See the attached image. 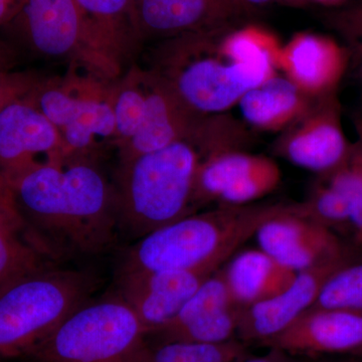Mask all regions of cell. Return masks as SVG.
Returning <instances> with one entry per match:
<instances>
[{
  "label": "cell",
  "mask_w": 362,
  "mask_h": 362,
  "mask_svg": "<svg viewBox=\"0 0 362 362\" xmlns=\"http://www.w3.org/2000/svg\"><path fill=\"white\" fill-rule=\"evenodd\" d=\"M23 0H0V26L4 28L9 23L16 14Z\"/></svg>",
  "instance_id": "cell-31"
},
{
  "label": "cell",
  "mask_w": 362,
  "mask_h": 362,
  "mask_svg": "<svg viewBox=\"0 0 362 362\" xmlns=\"http://www.w3.org/2000/svg\"><path fill=\"white\" fill-rule=\"evenodd\" d=\"M147 332L129 305L113 294L90 299L23 359L30 362H144Z\"/></svg>",
  "instance_id": "cell-6"
},
{
  "label": "cell",
  "mask_w": 362,
  "mask_h": 362,
  "mask_svg": "<svg viewBox=\"0 0 362 362\" xmlns=\"http://www.w3.org/2000/svg\"><path fill=\"white\" fill-rule=\"evenodd\" d=\"M313 1L318 2V4H324V6H339L343 4L345 0H313Z\"/></svg>",
  "instance_id": "cell-33"
},
{
  "label": "cell",
  "mask_w": 362,
  "mask_h": 362,
  "mask_svg": "<svg viewBox=\"0 0 362 362\" xmlns=\"http://www.w3.org/2000/svg\"><path fill=\"white\" fill-rule=\"evenodd\" d=\"M291 202L221 206L194 213L150 233L124 252L118 273L199 271L214 273L259 226L285 213Z\"/></svg>",
  "instance_id": "cell-3"
},
{
  "label": "cell",
  "mask_w": 362,
  "mask_h": 362,
  "mask_svg": "<svg viewBox=\"0 0 362 362\" xmlns=\"http://www.w3.org/2000/svg\"><path fill=\"white\" fill-rule=\"evenodd\" d=\"M349 69L345 45L320 33H295L283 44L279 71L311 99L337 94Z\"/></svg>",
  "instance_id": "cell-16"
},
{
  "label": "cell",
  "mask_w": 362,
  "mask_h": 362,
  "mask_svg": "<svg viewBox=\"0 0 362 362\" xmlns=\"http://www.w3.org/2000/svg\"><path fill=\"white\" fill-rule=\"evenodd\" d=\"M243 1L246 2L247 4H265L272 0H243Z\"/></svg>",
  "instance_id": "cell-34"
},
{
  "label": "cell",
  "mask_w": 362,
  "mask_h": 362,
  "mask_svg": "<svg viewBox=\"0 0 362 362\" xmlns=\"http://www.w3.org/2000/svg\"><path fill=\"white\" fill-rule=\"evenodd\" d=\"M213 274L199 271L118 273L116 293L134 311L148 337L170 322Z\"/></svg>",
  "instance_id": "cell-15"
},
{
  "label": "cell",
  "mask_w": 362,
  "mask_h": 362,
  "mask_svg": "<svg viewBox=\"0 0 362 362\" xmlns=\"http://www.w3.org/2000/svg\"><path fill=\"white\" fill-rule=\"evenodd\" d=\"M249 356L244 342H168L150 344L144 362H240Z\"/></svg>",
  "instance_id": "cell-25"
},
{
  "label": "cell",
  "mask_w": 362,
  "mask_h": 362,
  "mask_svg": "<svg viewBox=\"0 0 362 362\" xmlns=\"http://www.w3.org/2000/svg\"><path fill=\"white\" fill-rule=\"evenodd\" d=\"M4 181L30 237L56 263L96 258L118 242L115 187L97 156L35 162Z\"/></svg>",
  "instance_id": "cell-1"
},
{
  "label": "cell",
  "mask_w": 362,
  "mask_h": 362,
  "mask_svg": "<svg viewBox=\"0 0 362 362\" xmlns=\"http://www.w3.org/2000/svg\"><path fill=\"white\" fill-rule=\"evenodd\" d=\"M311 308L362 312V251L333 273Z\"/></svg>",
  "instance_id": "cell-27"
},
{
  "label": "cell",
  "mask_w": 362,
  "mask_h": 362,
  "mask_svg": "<svg viewBox=\"0 0 362 362\" xmlns=\"http://www.w3.org/2000/svg\"><path fill=\"white\" fill-rule=\"evenodd\" d=\"M283 44L258 25H232L156 42L147 70L199 116L218 115L279 74Z\"/></svg>",
  "instance_id": "cell-2"
},
{
  "label": "cell",
  "mask_w": 362,
  "mask_h": 362,
  "mask_svg": "<svg viewBox=\"0 0 362 362\" xmlns=\"http://www.w3.org/2000/svg\"><path fill=\"white\" fill-rule=\"evenodd\" d=\"M40 156L62 158L61 134L28 98H21L0 112V180L39 162Z\"/></svg>",
  "instance_id": "cell-18"
},
{
  "label": "cell",
  "mask_w": 362,
  "mask_h": 362,
  "mask_svg": "<svg viewBox=\"0 0 362 362\" xmlns=\"http://www.w3.org/2000/svg\"><path fill=\"white\" fill-rule=\"evenodd\" d=\"M284 1L289 2V4H302V2H304L305 0H284Z\"/></svg>",
  "instance_id": "cell-35"
},
{
  "label": "cell",
  "mask_w": 362,
  "mask_h": 362,
  "mask_svg": "<svg viewBox=\"0 0 362 362\" xmlns=\"http://www.w3.org/2000/svg\"><path fill=\"white\" fill-rule=\"evenodd\" d=\"M0 362H6V361H0Z\"/></svg>",
  "instance_id": "cell-38"
},
{
  "label": "cell",
  "mask_w": 362,
  "mask_h": 362,
  "mask_svg": "<svg viewBox=\"0 0 362 362\" xmlns=\"http://www.w3.org/2000/svg\"><path fill=\"white\" fill-rule=\"evenodd\" d=\"M263 345L286 354L356 356L362 347V312L310 308Z\"/></svg>",
  "instance_id": "cell-17"
},
{
  "label": "cell",
  "mask_w": 362,
  "mask_h": 362,
  "mask_svg": "<svg viewBox=\"0 0 362 362\" xmlns=\"http://www.w3.org/2000/svg\"><path fill=\"white\" fill-rule=\"evenodd\" d=\"M99 284L88 269L52 265L0 288V361L25 358L93 299Z\"/></svg>",
  "instance_id": "cell-5"
},
{
  "label": "cell",
  "mask_w": 362,
  "mask_h": 362,
  "mask_svg": "<svg viewBox=\"0 0 362 362\" xmlns=\"http://www.w3.org/2000/svg\"><path fill=\"white\" fill-rule=\"evenodd\" d=\"M243 310L230 294L220 268L204 281L170 322L149 334L147 340H154L150 344L230 341L237 337Z\"/></svg>",
  "instance_id": "cell-12"
},
{
  "label": "cell",
  "mask_w": 362,
  "mask_h": 362,
  "mask_svg": "<svg viewBox=\"0 0 362 362\" xmlns=\"http://www.w3.org/2000/svg\"><path fill=\"white\" fill-rule=\"evenodd\" d=\"M319 177L325 178L344 195L351 214V242L362 247V121L357 123L356 140L351 141L341 165Z\"/></svg>",
  "instance_id": "cell-26"
},
{
  "label": "cell",
  "mask_w": 362,
  "mask_h": 362,
  "mask_svg": "<svg viewBox=\"0 0 362 362\" xmlns=\"http://www.w3.org/2000/svg\"><path fill=\"white\" fill-rule=\"evenodd\" d=\"M4 28L37 58L69 61L111 80L122 73L98 42L76 0H23Z\"/></svg>",
  "instance_id": "cell-8"
},
{
  "label": "cell",
  "mask_w": 362,
  "mask_h": 362,
  "mask_svg": "<svg viewBox=\"0 0 362 362\" xmlns=\"http://www.w3.org/2000/svg\"><path fill=\"white\" fill-rule=\"evenodd\" d=\"M202 160L194 132L156 151L118 162L114 187L120 235L135 242L197 213L194 183Z\"/></svg>",
  "instance_id": "cell-4"
},
{
  "label": "cell",
  "mask_w": 362,
  "mask_h": 362,
  "mask_svg": "<svg viewBox=\"0 0 362 362\" xmlns=\"http://www.w3.org/2000/svg\"><path fill=\"white\" fill-rule=\"evenodd\" d=\"M324 362H362V361H352V359H349V361H324Z\"/></svg>",
  "instance_id": "cell-36"
},
{
  "label": "cell",
  "mask_w": 362,
  "mask_h": 362,
  "mask_svg": "<svg viewBox=\"0 0 362 362\" xmlns=\"http://www.w3.org/2000/svg\"><path fill=\"white\" fill-rule=\"evenodd\" d=\"M44 78L32 71L0 73V112L16 100L28 96Z\"/></svg>",
  "instance_id": "cell-29"
},
{
  "label": "cell",
  "mask_w": 362,
  "mask_h": 362,
  "mask_svg": "<svg viewBox=\"0 0 362 362\" xmlns=\"http://www.w3.org/2000/svg\"><path fill=\"white\" fill-rule=\"evenodd\" d=\"M221 271L233 299L244 309L275 297L297 274L259 247L233 256Z\"/></svg>",
  "instance_id": "cell-20"
},
{
  "label": "cell",
  "mask_w": 362,
  "mask_h": 362,
  "mask_svg": "<svg viewBox=\"0 0 362 362\" xmlns=\"http://www.w3.org/2000/svg\"><path fill=\"white\" fill-rule=\"evenodd\" d=\"M144 70V116L137 134L118 149V162L127 161L187 139L206 117L194 113L161 78L146 68Z\"/></svg>",
  "instance_id": "cell-19"
},
{
  "label": "cell",
  "mask_w": 362,
  "mask_h": 362,
  "mask_svg": "<svg viewBox=\"0 0 362 362\" xmlns=\"http://www.w3.org/2000/svg\"><path fill=\"white\" fill-rule=\"evenodd\" d=\"M361 251L362 247L354 246L335 258L297 272L291 284L282 292L267 301L245 308L238 327L239 340L263 345L282 332L315 304L333 273Z\"/></svg>",
  "instance_id": "cell-11"
},
{
  "label": "cell",
  "mask_w": 362,
  "mask_h": 362,
  "mask_svg": "<svg viewBox=\"0 0 362 362\" xmlns=\"http://www.w3.org/2000/svg\"><path fill=\"white\" fill-rule=\"evenodd\" d=\"M102 49L122 69L142 47L133 18V0H76Z\"/></svg>",
  "instance_id": "cell-23"
},
{
  "label": "cell",
  "mask_w": 362,
  "mask_h": 362,
  "mask_svg": "<svg viewBox=\"0 0 362 362\" xmlns=\"http://www.w3.org/2000/svg\"><path fill=\"white\" fill-rule=\"evenodd\" d=\"M354 356L359 357V358L362 359V347H361V349L359 350V351L357 352V354Z\"/></svg>",
  "instance_id": "cell-37"
},
{
  "label": "cell",
  "mask_w": 362,
  "mask_h": 362,
  "mask_svg": "<svg viewBox=\"0 0 362 362\" xmlns=\"http://www.w3.org/2000/svg\"><path fill=\"white\" fill-rule=\"evenodd\" d=\"M297 211L314 223L351 242L352 223L349 202L342 192L325 178L319 177L308 197L297 202ZM352 243V242H351Z\"/></svg>",
  "instance_id": "cell-24"
},
{
  "label": "cell",
  "mask_w": 362,
  "mask_h": 362,
  "mask_svg": "<svg viewBox=\"0 0 362 362\" xmlns=\"http://www.w3.org/2000/svg\"><path fill=\"white\" fill-rule=\"evenodd\" d=\"M314 100L278 74L247 90L238 106L243 119L251 127L264 132L282 133L309 110Z\"/></svg>",
  "instance_id": "cell-21"
},
{
  "label": "cell",
  "mask_w": 362,
  "mask_h": 362,
  "mask_svg": "<svg viewBox=\"0 0 362 362\" xmlns=\"http://www.w3.org/2000/svg\"><path fill=\"white\" fill-rule=\"evenodd\" d=\"M326 23L342 40L349 54V68L362 86V4L328 14Z\"/></svg>",
  "instance_id": "cell-28"
},
{
  "label": "cell",
  "mask_w": 362,
  "mask_h": 362,
  "mask_svg": "<svg viewBox=\"0 0 362 362\" xmlns=\"http://www.w3.org/2000/svg\"><path fill=\"white\" fill-rule=\"evenodd\" d=\"M64 78L45 77L26 96L51 121L62 137V156H97L103 144L115 145L113 82L93 71Z\"/></svg>",
  "instance_id": "cell-7"
},
{
  "label": "cell",
  "mask_w": 362,
  "mask_h": 362,
  "mask_svg": "<svg viewBox=\"0 0 362 362\" xmlns=\"http://www.w3.org/2000/svg\"><path fill=\"white\" fill-rule=\"evenodd\" d=\"M287 354L280 350L269 349L268 354L261 356H247L240 362H287L286 359Z\"/></svg>",
  "instance_id": "cell-32"
},
{
  "label": "cell",
  "mask_w": 362,
  "mask_h": 362,
  "mask_svg": "<svg viewBox=\"0 0 362 362\" xmlns=\"http://www.w3.org/2000/svg\"><path fill=\"white\" fill-rule=\"evenodd\" d=\"M255 237L262 251L296 273L335 258L356 246L332 230L300 216L297 202H292L285 213L264 223Z\"/></svg>",
  "instance_id": "cell-13"
},
{
  "label": "cell",
  "mask_w": 362,
  "mask_h": 362,
  "mask_svg": "<svg viewBox=\"0 0 362 362\" xmlns=\"http://www.w3.org/2000/svg\"><path fill=\"white\" fill-rule=\"evenodd\" d=\"M16 58L18 54L13 47L0 40V73L13 71L16 65Z\"/></svg>",
  "instance_id": "cell-30"
},
{
  "label": "cell",
  "mask_w": 362,
  "mask_h": 362,
  "mask_svg": "<svg viewBox=\"0 0 362 362\" xmlns=\"http://www.w3.org/2000/svg\"><path fill=\"white\" fill-rule=\"evenodd\" d=\"M59 265L26 230L6 181L0 180V288L40 269Z\"/></svg>",
  "instance_id": "cell-22"
},
{
  "label": "cell",
  "mask_w": 362,
  "mask_h": 362,
  "mask_svg": "<svg viewBox=\"0 0 362 362\" xmlns=\"http://www.w3.org/2000/svg\"><path fill=\"white\" fill-rule=\"evenodd\" d=\"M282 171L276 160L245 149H228L202 158L194 183L195 209L216 202L249 206L277 189Z\"/></svg>",
  "instance_id": "cell-9"
},
{
  "label": "cell",
  "mask_w": 362,
  "mask_h": 362,
  "mask_svg": "<svg viewBox=\"0 0 362 362\" xmlns=\"http://www.w3.org/2000/svg\"><path fill=\"white\" fill-rule=\"evenodd\" d=\"M351 141L345 135L338 95L318 98L309 110L281 133L273 153L318 176L339 168Z\"/></svg>",
  "instance_id": "cell-10"
},
{
  "label": "cell",
  "mask_w": 362,
  "mask_h": 362,
  "mask_svg": "<svg viewBox=\"0 0 362 362\" xmlns=\"http://www.w3.org/2000/svg\"><path fill=\"white\" fill-rule=\"evenodd\" d=\"M247 6L243 0H133V18L143 45L230 25Z\"/></svg>",
  "instance_id": "cell-14"
}]
</instances>
